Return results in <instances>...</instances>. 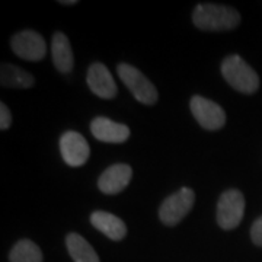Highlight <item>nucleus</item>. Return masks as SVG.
<instances>
[{
    "instance_id": "f3484780",
    "label": "nucleus",
    "mask_w": 262,
    "mask_h": 262,
    "mask_svg": "<svg viewBox=\"0 0 262 262\" xmlns=\"http://www.w3.org/2000/svg\"><path fill=\"white\" fill-rule=\"evenodd\" d=\"M251 239L256 246L262 248V215L253 222L252 227H251Z\"/></svg>"
},
{
    "instance_id": "39448f33",
    "label": "nucleus",
    "mask_w": 262,
    "mask_h": 262,
    "mask_svg": "<svg viewBox=\"0 0 262 262\" xmlns=\"http://www.w3.org/2000/svg\"><path fill=\"white\" fill-rule=\"evenodd\" d=\"M194 200H195V194L189 188H182L178 192L168 196L162 203L159 210L162 223L166 226L178 225L191 211V208L194 206Z\"/></svg>"
},
{
    "instance_id": "20e7f679",
    "label": "nucleus",
    "mask_w": 262,
    "mask_h": 262,
    "mask_svg": "<svg viewBox=\"0 0 262 262\" xmlns=\"http://www.w3.org/2000/svg\"><path fill=\"white\" fill-rule=\"evenodd\" d=\"M245 196L239 189H229L222 194L217 204V223L223 230H233L242 222Z\"/></svg>"
},
{
    "instance_id": "9b49d317",
    "label": "nucleus",
    "mask_w": 262,
    "mask_h": 262,
    "mask_svg": "<svg viewBox=\"0 0 262 262\" xmlns=\"http://www.w3.org/2000/svg\"><path fill=\"white\" fill-rule=\"evenodd\" d=\"M91 131L95 139L103 143H124L130 137V128L127 125L111 121L105 117L95 118L91 122Z\"/></svg>"
},
{
    "instance_id": "2eb2a0df",
    "label": "nucleus",
    "mask_w": 262,
    "mask_h": 262,
    "mask_svg": "<svg viewBox=\"0 0 262 262\" xmlns=\"http://www.w3.org/2000/svg\"><path fill=\"white\" fill-rule=\"evenodd\" d=\"M0 83L3 88H18V89H28L34 84V76L25 72L18 66L5 63L2 64L0 73Z\"/></svg>"
},
{
    "instance_id": "423d86ee",
    "label": "nucleus",
    "mask_w": 262,
    "mask_h": 262,
    "mask_svg": "<svg viewBox=\"0 0 262 262\" xmlns=\"http://www.w3.org/2000/svg\"><path fill=\"white\" fill-rule=\"evenodd\" d=\"M191 111L198 124L206 130H220L226 122V114L220 105L203 96L191 98Z\"/></svg>"
},
{
    "instance_id": "7ed1b4c3",
    "label": "nucleus",
    "mask_w": 262,
    "mask_h": 262,
    "mask_svg": "<svg viewBox=\"0 0 262 262\" xmlns=\"http://www.w3.org/2000/svg\"><path fill=\"white\" fill-rule=\"evenodd\" d=\"M117 72H118L120 79L139 102L144 103V105H153L158 101V98H159L158 89L139 69L133 67L131 64H127V63H121L118 66Z\"/></svg>"
},
{
    "instance_id": "f03ea898",
    "label": "nucleus",
    "mask_w": 262,
    "mask_h": 262,
    "mask_svg": "<svg viewBox=\"0 0 262 262\" xmlns=\"http://www.w3.org/2000/svg\"><path fill=\"white\" fill-rule=\"evenodd\" d=\"M222 75L233 89L242 94H255L259 88V77L241 56L226 57L222 63Z\"/></svg>"
},
{
    "instance_id": "ddd939ff",
    "label": "nucleus",
    "mask_w": 262,
    "mask_h": 262,
    "mask_svg": "<svg viewBox=\"0 0 262 262\" xmlns=\"http://www.w3.org/2000/svg\"><path fill=\"white\" fill-rule=\"evenodd\" d=\"M51 53L53 61L58 72L70 73L73 69V50L69 42V38L63 32H56L51 39Z\"/></svg>"
},
{
    "instance_id": "a211bd4d",
    "label": "nucleus",
    "mask_w": 262,
    "mask_h": 262,
    "mask_svg": "<svg viewBox=\"0 0 262 262\" xmlns=\"http://www.w3.org/2000/svg\"><path fill=\"white\" fill-rule=\"evenodd\" d=\"M12 122V115H10L9 108L2 102L0 103V128L2 130H8Z\"/></svg>"
},
{
    "instance_id": "0eeeda50",
    "label": "nucleus",
    "mask_w": 262,
    "mask_h": 262,
    "mask_svg": "<svg viewBox=\"0 0 262 262\" xmlns=\"http://www.w3.org/2000/svg\"><path fill=\"white\" fill-rule=\"evenodd\" d=\"M10 46L16 56L28 61H38L44 58L47 53V44L44 38L31 29L22 31L16 35H13Z\"/></svg>"
},
{
    "instance_id": "6ab92c4d",
    "label": "nucleus",
    "mask_w": 262,
    "mask_h": 262,
    "mask_svg": "<svg viewBox=\"0 0 262 262\" xmlns=\"http://www.w3.org/2000/svg\"><path fill=\"white\" fill-rule=\"evenodd\" d=\"M58 3H60V5H64V6H69V5H76L77 0H60Z\"/></svg>"
},
{
    "instance_id": "f8f14e48",
    "label": "nucleus",
    "mask_w": 262,
    "mask_h": 262,
    "mask_svg": "<svg viewBox=\"0 0 262 262\" xmlns=\"http://www.w3.org/2000/svg\"><path fill=\"white\" fill-rule=\"evenodd\" d=\"M91 223L99 232H102L111 241H121L127 233L125 223L117 215L106 213V211H95L91 215Z\"/></svg>"
},
{
    "instance_id": "9d476101",
    "label": "nucleus",
    "mask_w": 262,
    "mask_h": 262,
    "mask_svg": "<svg viewBox=\"0 0 262 262\" xmlns=\"http://www.w3.org/2000/svg\"><path fill=\"white\" fill-rule=\"evenodd\" d=\"M133 170L128 165L117 163L113 165L99 177L98 187L103 194H118L130 184Z\"/></svg>"
},
{
    "instance_id": "dca6fc26",
    "label": "nucleus",
    "mask_w": 262,
    "mask_h": 262,
    "mask_svg": "<svg viewBox=\"0 0 262 262\" xmlns=\"http://www.w3.org/2000/svg\"><path fill=\"white\" fill-rule=\"evenodd\" d=\"M10 262H42V252L29 239H22L18 244L13 245L9 253Z\"/></svg>"
},
{
    "instance_id": "6e6552de",
    "label": "nucleus",
    "mask_w": 262,
    "mask_h": 262,
    "mask_svg": "<svg viewBox=\"0 0 262 262\" xmlns=\"http://www.w3.org/2000/svg\"><path fill=\"white\" fill-rule=\"evenodd\" d=\"M60 151L69 166H82L89 159V146L82 134L76 131H67L60 139Z\"/></svg>"
},
{
    "instance_id": "1a4fd4ad",
    "label": "nucleus",
    "mask_w": 262,
    "mask_h": 262,
    "mask_svg": "<svg viewBox=\"0 0 262 262\" xmlns=\"http://www.w3.org/2000/svg\"><path fill=\"white\" fill-rule=\"evenodd\" d=\"M86 82L91 91L102 99H113L117 95V84L110 70L102 63H94L89 67Z\"/></svg>"
},
{
    "instance_id": "4468645a",
    "label": "nucleus",
    "mask_w": 262,
    "mask_h": 262,
    "mask_svg": "<svg viewBox=\"0 0 262 262\" xmlns=\"http://www.w3.org/2000/svg\"><path fill=\"white\" fill-rule=\"evenodd\" d=\"M66 246L75 262H99V256L92 245L77 233H69L66 237Z\"/></svg>"
},
{
    "instance_id": "f257e3e1",
    "label": "nucleus",
    "mask_w": 262,
    "mask_h": 262,
    "mask_svg": "<svg viewBox=\"0 0 262 262\" xmlns=\"http://www.w3.org/2000/svg\"><path fill=\"white\" fill-rule=\"evenodd\" d=\"M192 22L201 31H230L241 24V15L230 6L201 3L192 13Z\"/></svg>"
}]
</instances>
